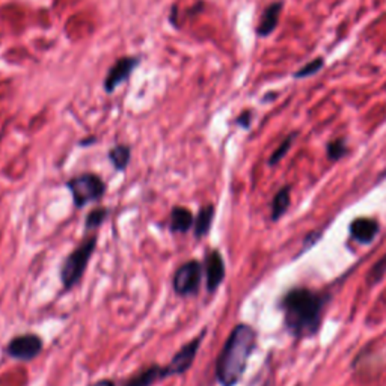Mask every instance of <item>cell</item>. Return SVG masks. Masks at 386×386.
<instances>
[{
	"label": "cell",
	"mask_w": 386,
	"mask_h": 386,
	"mask_svg": "<svg viewBox=\"0 0 386 386\" xmlns=\"http://www.w3.org/2000/svg\"><path fill=\"white\" fill-rule=\"evenodd\" d=\"M283 8H284L283 2H275L266 8L258 23V29H257L258 37L266 38L270 33L275 32V29L278 28L280 12H283Z\"/></svg>",
	"instance_id": "cell-12"
},
{
	"label": "cell",
	"mask_w": 386,
	"mask_h": 386,
	"mask_svg": "<svg viewBox=\"0 0 386 386\" xmlns=\"http://www.w3.org/2000/svg\"><path fill=\"white\" fill-rule=\"evenodd\" d=\"M349 153V148L344 137L333 139L328 144V157L329 160H341Z\"/></svg>",
	"instance_id": "cell-18"
},
{
	"label": "cell",
	"mask_w": 386,
	"mask_h": 386,
	"mask_svg": "<svg viewBox=\"0 0 386 386\" xmlns=\"http://www.w3.org/2000/svg\"><path fill=\"white\" fill-rule=\"evenodd\" d=\"M204 275H205V287L210 294L217 292V288L221 287L225 279V261L222 253L217 249H212L205 253L204 258Z\"/></svg>",
	"instance_id": "cell-8"
},
{
	"label": "cell",
	"mask_w": 386,
	"mask_h": 386,
	"mask_svg": "<svg viewBox=\"0 0 386 386\" xmlns=\"http://www.w3.org/2000/svg\"><path fill=\"white\" fill-rule=\"evenodd\" d=\"M324 67V60L323 58H317V59H312L310 60L308 64H305L302 68L297 69V72L293 74L294 78H306V77H311L314 74H317L320 69H323Z\"/></svg>",
	"instance_id": "cell-20"
},
{
	"label": "cell",
	"mask_w": 386,
	"mask_h": 386,
	"mask_svg": "<svg viewBox=\"0 0 386 386\" xmlns=\"http://www.w3.org/2000/svg\"><path fill=\"white\" fill-rule=\"evenodd\" d=\"M215 216H216L215 204H204L199 208L198 215L195 216V224H193V234H195V239L201 240L208 235L210 230H212L213 226Z\"/></svg>",
	"instance_id": "cell-14"
},
{
	"label": "cell",
	"mask_w": 386,
	"mask_h": 386,
	"mask_svg": "<svg viewBox=\"0 0 386 386\" xmlns=\"http://www.w3.org/2000/svg\"><path fill=\"white\" fill-rule=\"evenodd\" d=\"M204 266L199 260H189L183 262L174 271L172 290L180 297L196 296L203 283Z\"/></svg>",
	"instance_id": "cell-5"
},
{
	"label": "cell",
	"mask_w": 386,
	"mask_h": 386,
	"mask_svg": "<svg viewBox=\"0 0 386 386\" xmlns=\"http://www.w3.org/2000/svg\"><path fill=\"white\" fill-rule=\"evenodd\" d=\"M160 380H165L163 365L151 364L145 367L144 370L137 371L135 376H131L122 386H154Z\"/></svg>",
	"instance_id": "cell-13"
},
{
	"label": "cell",
	"mask_w": 386,
	"mask_h": 386,
	"mask_svg": "<svg viewBox=\"0 0 386 386\" xmlns=\"http://www.w3.org/2000/svg\"><path fill=\"white\" fill-rule=\"evenodd\" d=\"M251 119H252V112H249V110H246V112H243L242 115L235 119V122L239 126H242L243 128H249V126H251Z\"/></svg>",
	"instance_id": "cell-22"
},
{
	"label": "cell",
	"mask_w": 386,
	"mask_h": 386,
	"mask_svg": "<svg viewBox=\"0 0 386 386\" xmlns=\"http://www.w3.org/2000/svg\"><path fill=\"white\" fill-rule=\"evenodd\" d=\"M139 64L140 60L136 56H126L118 59L117 62L110 67L106 78H104V91L108 94H112L121 83L128 81L131 73L139 67Z\"/></svg>",
	"instance_id": "cell-9"
},
{
	"label": "cell",
	"mask_w": 386,
	"mask_h": 386,
	"mask_svg": "<svg viewBox=\"0 0 386 386\" xmlns=\"http://www.w3.org/2000/svg\"><path fill=\"white\" fill-rule=\"evenodd\" d=\"M290 205V187L285 186L280 189L274 201H271V221H279L287 212V208Z\"/></svg>",
	"instance_id": "cell-16"
},
{
	"label": "cell",
	"mask_w": 386,
	"mask_h": 386,
	"mask_svg": "<svg viewBox=\"0 0 386 386\" xmlns=\"http://www.w3.org/2000/svg\"><path fill=\"white\" fill-rule=\"evenodd\" d=\"M96 243H99V235L95 233L91 235H86L85 239L77 244L76 249L69 252L64 258L59 269V278L65 292H69V290H73L74 287L81 284V280L83 279L86 269L90 266V261L96 249Z\"/></svg>",
	"instance_id": "cell-3"
},
{
	"label": "cell",
	"mask_w": 386,
	"mask_h": 386,
	"mask_svg": "<svg viewBox=\"0 0 386 386\" xmlns=\"http://www.w3.org/2000/svg\"><path fill=\"white\" fill-rule=\"evenodd\" d=\"M205 335H207V329L201 330L199 335L192 338L190 341H187L186 344L181 346L178 352L172 356L171 361L166 365H163L165 379H168V377H172V376H183L184 373H187L190 370L193 362H195L196 355L199 352V347H201V344H203Z\"/></svg>",
	"instance_id": "cell-6"
},
{
	"label": "cell",
	"mask_w": 386,
	"mask_h": 386,
	"mask_svg": "<svg viewBox=\"0 0 386 386\" xmlns=\"http://www.w3.org/2000/svg\"><path fill=\"white\" fill-rule=\"evenodd\" d=\"M110 212L108 207H96L91 210L85 217V230L86 231H95L96 228H100L104 222L108 221Z\"/></svg>",
	"instance_id": "cell-17"
},
{
	"label": "cell",
	"mask_w": 386,
	"mask_h": 386,
	"mask_svg": "<svg viewBox=\"0 0 386 386\" xmlns=\"http://www.w3.org/2000/svg\"><path fill=\"white\" fill-rule=\"evenodd\" d=\"M255 347L257 330L246 323L235 324L216 359V379L219 385L235 386L240 383Z\"/></svg>",
	"instance_id": "cell-2"
},
{
	"label": "cell",
	"mask_w": 386,
	"mask_h": 386,
	"mask_svg": "<svg viewBox=\"0 0 386 386\" xmlns=\"http://www.w3.org/2000/svg\"><path fill=\"white\" fill-rule=\"evenodd\" d=\"M108 157L113 166V169L122 172L127 169V166L131 160V148H130V145H126V144L115 145L109 150Z\"/></svg>",
	"instance_id": "cell-15"
},
{
	"label": "cell",
	"mask_w": 386,
	"mask_h": 386,
	"mask_svg": "<svg viewBox=\"0 0 386 386\" xmlns=\"http://www.w3.org/2000/svg\"><path fill=\"white\" fill-rule=\"evenodd\" d=\"M44 349L42 338L37 333H22L10 339V343L6 344L5 352L11 359L22 362H29L37 359Z\"/></svg>",
	"instance_id": "cell-7"
},
{
	"label": "cell",
	"mask_w": 386,
	"mask_h": 386,
	"mask_svg": "<svg viewBox=\"0 0 386 386\" xmlns=\"http://www.w3.org/2000/svg\"><path fill=\"white\" fill-rule=\"evenodd\" d=\"M326 305V297L310 288L297 287L280 299L284 323L296 338H310L319 332Z\"/></svg>",
	"instance_id": "cell-1"
},
{
	"label": "cell",
	"mask_w": 386,
	"mask_h": 386,
	"mask_svg": "<svg viewBox=\"0 0 386 386\" xmlns=\"http://www.w3.org/2000/svg\"><path fill=\"white\" fill-rule=\"evenodd\" d=\"M95 137H86L85 140H82L81 142V146H87V145H91V144H94L95 142Z\"/></svg>",
	"instance_id": "cell-24"
},
{
	"label": "cell",
	"mask_w": 386,
	"mask_h": 386,
	"mask_svg": "<svg viewBox=\"0 0 386 386\" xmlns=\"http://www.w3.org/2000/svg\"><path fill=\"white\" fill-rule=\"evenodd\" d=\"M65 187L72 193L76 208H83L87 204L96 203L103 199L108 192L106 181L94 172H83L72 177L65 183Z\"/></svg>",
	"instance_id": "cell-4"
},
{
	"label": "cell",
	"mask_w": 386,
	"mask_h": 386,
	"mask_svg": "<svg viewBox=\"0 0 386 386\" xmlns=\"http://www.w3.org/2000/svg\"><path fill=\"white\" fill-rule=\"evenodd\" d=\"M195 224V216L192 210L183 205H175L169 216V231L172 234H187Z\"/></svg>",
	"instance_id": "cell-11"
},
{
	"label": "cell",
	"mask_w": 386,
	"mask_h": 386,
	"mask_svg": "<svg viewBox=\"0 0 386 386\" xmlns=\"http://www.w3.org/2000/svg\"><path fill=\"white\" fill-rule=\"evenodd\" d=\"M386 275V255H383L376 265L371 267L370 274L367 276V283L370 285H376Z\"/></svg>",
	"instance_id": "cell-21"
},
{
	"label": "cell",
	"mask_w": 386,
	"mask_h": 386,
	"mask_svg": "<svg viewBox=\"0 0 386 386\" xmlns=\"http://www.w3.org/2000/svg\"><path fill=\"white\" fill-rule=\"evenodd\" d=\"M377 233H379V224L374 219L359 217L350 225V234L356 242L362 244H370L376 239Z\"/></svg>",
	"instance_id": "cell-10"
},
{
	"label": "cell",
	"mask_w": 386,
	"mask_h": 386,
	"mask_svg": "<svg viewBox=\"0 0 386 386\" xmlns=\"http://www.w3.org/2000/svg\"><path fill=\"white\" fill-rule=\"evenodd\" d=\"M296 136H297L296 133L290 135V136H287V137L283 140V142H280V145L274 151V154L270 156V159H269V165H270V166H275V165H278L280 160L284 159V157L287 156V153L290 151V148H292Z\"/></svg>",
	"instance_id": "cell-19"
},
{
	"label": "cell",
	"mask_w": 386,
	"mask_h": 386,
	"mask_svg": "<svg viewBox=\"0 0 386 386\" xmlns=\"http://www.w3.org/2000/svg\"><path fill=\"white\" fill-rule=\"evenodd\" d=\"M87 386H117V383H115V380H112V379H99V380H95L94 383L87 385Z\"/></svg>",
	"instance_id": "cell-23"
}]
</instances>
